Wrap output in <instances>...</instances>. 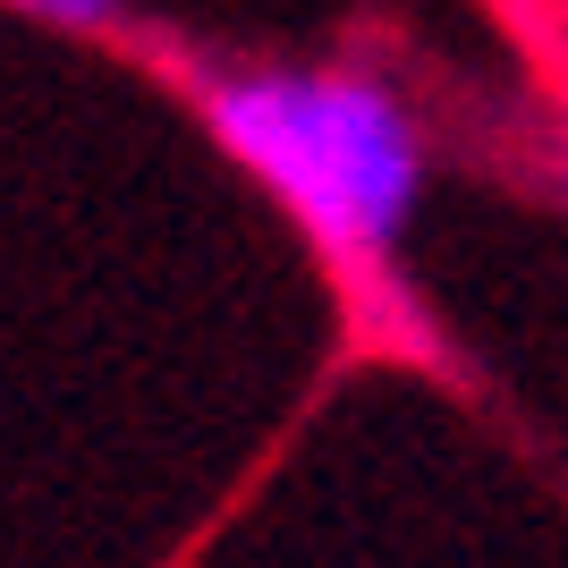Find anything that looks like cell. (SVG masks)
Masks as SVG:
<instances>
[{
    "label": "cell",
    "instance_id": "6da1fadb",
    "mask_svg": "<svg viewBox=\"0 0 568 568\" xmlns=\"http://www.w3.org/2000/svg\"><path fill=\"white\" fill-rule=\"evenodd\" d=\"M187 102L246 179L281 204L306 246L348 288L356 332L390 323L407 348H433V323L407 306L399 255L433 187V136L416 102L365 60H195Z\"/></svg>",
    "mask_w": 568,
    "mask_h": 568
},
{
    "label": "cell",
    "instance_id": "7a4b0ae2",
    "mask_svg": "<svg viewBox=\"0 0 568 568\" xmlns=\"http://www.w3.org/2000/svg\"><path fill=\"white\" fill-rule=\"evenodd\" d=\"M9 9H26V18L60 26V34H119L136 0H9Z\"/></svg>",
    "mask_w": 568,
    "mask_h": 568
}]
</instances>
